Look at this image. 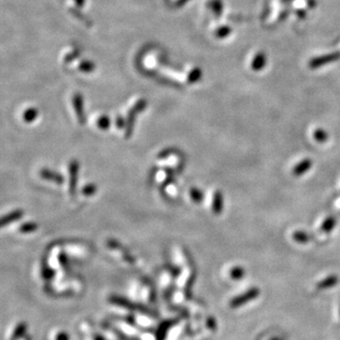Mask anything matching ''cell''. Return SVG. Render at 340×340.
<instances>
[{"mask_svg": "<svg viewBox=\"0 0 340 340\" xmlns=\"http://www.w3.org/2000/svg\"><path fill=\"white\" fill-rule=\"evenodd\" d=\"M190 196H191V199L197 203H199L203 200V193L199 188H195V187L191 188Z\"/></svg>", "mask_w": 340, "mask_h": 340, "instance_id": "cell-15", "label": "cell"}, {"mask_svg": "<svg viewBox=\"0 0 340 340\" xmlns=\"http://www.w3.org/2000/svg\"><path fill=\"white\" fill-rule=\"evenodd\" d=\"M95 340H105L104 339L103 337L101 336V335H96V337H95Z\"/></svg>", "mask_w": 340, "mask_h": 340, "instance_id": "cell-25", "label": "cell"}, {"mask_svg": "<svg viewBox=\"0 0 340 340\" xmlns=\"http://www.w3.org/2000/svg\"><path fill=\"white\" fill-rule=\"evenodd\" d=\"M40 176L43 178L44 180H47V181H50V182H53L57 185H63L65 183V178L63 175H61L58 172L56 171H53L51 169H48V168H43V169L40 171Z\"/></svg>", "mask_w": 340, "mask_h": 340, "instance_id": "cell-4", "label": "cell"}, {"mask_svg": "<svg viewBox=\"0 0 340 340\" xmlns=\"http://www.w3.org/2000/svg\"><path fill=\"white\" fill-rule=\"evenodd\" d=\"M42 274L44 279H51L52 277L54 276V271H52L50 268H48V266L46 265H43V268H42Z\"/></svg>", "mask_w": 340, "mask_h": 340, "instance_id": "cell-21", "label": "cell"}, {"mask_svg": "<svg viewBox=\"0 0 340 340\" xmlns=\"http://www.w3.org/2000/svg\"><path fill=\"white\" fill-rule=\"evenodd\" d=\"M27 328H28V326H27L26 322L19 323L18 325L16 326L14 333L12 334L11 340H18L20 337H22L27 331Z\"/></svg>", "mask_w": 340, "mask_h": 340, "instance_id": "cell-10", "label": "cell"}, {"mask_svg": "<svg viewBox=\"0 0 340 340\" xmlns=\"http://www.w3.org/2000/svg\"><path fill=\"white\" fill-rule=\"evenodd\" d=\"M97 188L95 184H89V185H85L82 189V194L85 196H92L96 192Z\"/></svg>", "mask_w": 340, "mask_h": 340, "instance_id": "cell-20", "label": "cell"}, {"mask_svg": "<svg viewBox=\"0 0 340 340\" xmlns=\"http://www.w3.org/2000/svg\"><path fill=\"white\" fill-rule=\"evenodd\" d=\"M337 282V277L336 276H329L328 278H326L324 281L319 282V287L322 288V289H325L327 287H331V286H333Z\"/></svg>", "mask_w": 340, "mask_h": 340, "instance_id": "cell-18", "label": "cell"}, {"mask_svg": "<svg viewBox=\"0 0 340 340\" xmlns=\"http://www.w3.org/2000/svg\"><path fill=\"white\" fill-rule=\"evenodd\" d=\"M245 275V269L241 266H235L231 269V277L233 279H240Z\"/></svg>", "mask_w": 340, "mask_h": 340, "instance_id": "cell-16", "label": "cell"}, {"mask_svg": "<svg viewBox=\"0 0 340 340\" xmlns=\"http://www.w3.org/2000/svg\"><path fill=\"white\" fill-rule=\"evenodd\" d=\"M335 224H336V219H335V217L330 216V217L326 218L325 220L322 223V225H321V230H322L323 232L329 233V232H331V231L334 228Z\"/></svg>", "mask_w": 340, "mask_h": 340, "instance_id": "cell-11", "label": "cell"}, {"mask_svg": "<svg viewBox=\"0 0 340 340\" xmlns=\"http://www.w3.org/2000/svg\"><path fill=\"white\" fill-rule=\"evenodd\" d=\"M23 215H24V212H23L22 210H15L12 213L4 215L1 218L0 225H1V227H5V226H7V225L13 223V222L19 220Z\"/></svg>", "mask_w": 340, "mask_h": 340, "instance_id": "cell-6", "label": "cell"}, {"mask_svg": "<svg viewBox=\"0 0 340 340\" xmlns=\"http://www.w3.org/2000/svg\"><path fill=\"white\" fill-rule=\"evenodd\" d=\"M56 340H69V335L66 332H61L57 334Z\"/></svg>", "mask_w": 340, "mask_h": 340, "instance_id": "cell-23", "label": "cell"}, {"mask_svg": "<svg viewBox=\"0 0 340 340\" xmlns=\"http://www.w3.org/2000/svg\"><path fill=\"white\" fill-rule=\"evenodd\" d=\"M293 239L296 240L298 243H307L309 240V237L306 233L299 231L293 234Z\"/></svg>", "mask_w": 340, "mask_h": 340, "instance_id": "cell-14", "label": "cell"}, {"mask_svg": "<svg viewBox=\"0 0 340 340\" xmlns=\"http://www.w3.org/2000/svg\"><path fill=\"white\" fill-rule=\"evenodd\" d=\"M124 125H125L124 119H122V118H119L118 119V127H119V129H121V128L124 127Z\"/></svg>", "mask_w": 340, "mask_h": 340, "instance_id": "cell-24", "label": "cell"}, {"mask_svg": "<svg viewBox=\"0 0 340 340\" xmlns=\"http://www.w3.org/2000/svg\"><path fill=\"white\" fill-rule=\"evenodd\" d=\"M109 302L118 305V306H121L123 308H127V309H131V310L140 311L142 313H146V314H150V311L148 309L147 307L140 305V304H135L133 302L127 300L123 297L117 296V295H112V296L109 298Z\"/></svg>", "mask_w": 340, "mask_h": 340, "instance_id": "cell-1", "label": "cell"}, {"mask_svg": "<svg viewBox=\"0 0 340 340\" xmlns=\"http://www.w3.org/2000/svg\"><path fill=\"white\" fill-rule=\"evenodd\" d=\"M173 153H174V148H166V149H163V151H161L158 154V158L163 159V158L169 156L170 154H173Z\"/></svg>", "mask_w": 340, "mask_h": 340, "instance_id": "cell-22", "label": "cell"}, {"mask_svg": "<svg viewBox=\"0 0 340 340\" xmlns=\"http://www.w3.org/2000/svg\"><path fill=\"white\" fill-rule=\"evenodd\" d=\"M110 124H111L110 119L107 116H103V117H101L100 119L97 120V126H98V128L100 130H102V131L108 130L109 127H110Z\"/></svg>", "mask_w": 340, "mask_h": 340, "instance_id": "cell-17", "label": "cell"}, {"mask_svg": "<svg viewBox=\"0 0 340 340\" xmlns=\"http://www.w3.org/2000/svg\"><path fill=\"white\" fill-rule=\"evenodd\" d=\"M175 323L174 319H170V320H165L164 322H163L160 328H159V331H158V333H157V337H156V340H163L164 337H165V333L167 332L168 328L171 327Z\"/></svg>", "mask_w": 340, "mask_h": 340, "instance_id": "cell-8", "label": "cell"}, {"mask_svg": "<svg viewBox=\"0 0 340 340\" xmlns=\"http://www.w3.org/2000/svg\"><path fill=\"white\" fill-rule=\"evenodd\" d=\"M313 165V162L311 159H304L303 161H301L300 163H297L295 167L292 170V174L296 177H300L303 176L304 173H306L308 170L311 169Z\"/></svg>", "mask_w": 340, "mask_h": 340, "instance_id": "cell-5", "label": "cell"}, {"mask_svg": "<svg viewBox=\"0 0 340 340\" xmlns=\"http://www.w3.org/2000/svg\"><path fill=\"white\" fill-rule=\"evenodd\" d=\"M38 229V225L36 223L34 222H27V223H24L20 228H19V231L23 233V234H29V233H32V232H35L36 230Z\"/></svg>", "mask_w": 340, "mask_h": 340, "instance_id": "cell-12", "label": "cell"}, {"mask_svg": "<svg viewBox=\"0 0 340 340\" xmlns=\"http://www.w3.org/2000/svg\"><path fill=\"white\" fill-rule=\"evenodd\" d=\"M145 107H146V103L143 102V101H141V102H139V103L136 105V107H135L133 111H131V114L129 115L128 121H127L126 133H125L126 138H130L131 135H132V133H133V124H134V118H135V115H136L138 111H142Z\"/></svg>", "mask_w": 340, "mask_h": 340, "instance_id": "cell-3", "label": "cell"}, {"mask_svg": "<svg viewBox=\"0 0 340 340\" xmlns=\"http://www.w3.org/2000/svg\"><path fill=\"white\" fill-rule=\"evenodd\" d=\"M79 169H80V163L77 160H72L69 163V191L71 196H74L77 191V185H78V179H79Z\"/></svg>", "mask_w": 340, "mask_h": 340, "instance_id": "cell-2", "label": "cell"}, {"mask_svg": "<svg viewBox=\"0 0 340 340\" xmlns=\"http://www.w3.org/2000/svg\"><path fill=\"white\" fill-rule=\"evenodd\" d=\"M212 209L214 214H221L222 210H223V195L220 191H216L214 193Z\"/></svg>", "mask_w": 340, "mask_h": 340, "instance_id": "cell-7", "label": "cell"}, {"mask_svg": "<svg viewBox=\"0 0 340 340\" xmlns=\"http://www.w3.org/2000/svg\"><path fill=\"white\" fill-rule=\"evenodd\" d=\"M74 105L77 115H78V119L80 120V123L84 124L85 123V118H84V112H83L81 97H75Z\"/></svg>", "mask_w": 340, "mask_h": 340, "instance_id": "cell-9", "label": "cell"}, {"mask_svg": "<svg viewBox=\"0 0 340 340\" xmlns=\"http://www.w3.org/2000/svg\"><path fill=\"white\" fill-rule=\"evenodd\" d=\"M37 110H35L34 108H30V109H28L27 111H25V114H24V120L27 123H30V122H32L34 119L37 118Z\"/></svg>", "mask_w": 340, "mask_h": 340, "instance_id": "cell-13", "label": "cell"}, {"mask_svg": "<svg viewBox=\"0 0 340 340\" xmlns=\"http://www.w3.org/2000/svg\"><path fill=\"white\" fill-rule=\"evenodd\" d=\"M314 138L319 143H323L328 139V134L323 130H317L314 133Z\"/></svg>", "mask_w": 340, "mask_h": 340, "instance_id": "cell-19", "label": "cell"}]
</instances>
